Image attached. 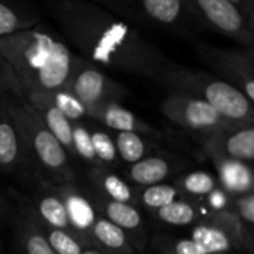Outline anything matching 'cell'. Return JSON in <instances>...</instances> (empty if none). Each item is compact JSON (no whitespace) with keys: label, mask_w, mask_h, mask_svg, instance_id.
Here are the masks:
<instances>
[{"label":"cell","mask_w":254,"mask_h":254,"mask_svg":"<svg viewBox=\"0 0 254 254\" xmlns=\"http://www.w3.org/2000/svg\"><path fill=\"white\" fill-rule=\"evenodd\" d=\"M47 8L79 57L100 69L159 81L172 66L135 26L106 8L87 0H47Z\"/></svg>","instance_id":"1"},{"label":"cell","mask_w":254,"mask_h":254,"mask_svg":"<svg viewBox=\"0 0 254 254\" xmlns=\"http://www.w3.org/2000/svg\"><path fill=\"white\" fill-rule=\"evenodd\" d=\"M0 56L11 66L26 93L66 88L76 57L66 41L42 23L0 39Z\"/></svg>","instance_id":"2"},{"label":"cell","mask_w":254,"mask_h":254,"mask_svg":"<svg viewBox=\"0 0 254 254\" xmlns=\"http://www.w3.org/2000/svg\"><path fill=\"white\" fill-rule=\"evenodd\" d=\"M6 105L20 129L38 180L50 183L75 180L76 172L69 154L29 102L24 97H6Z\"/></svg>","instance_id":"3"},{"label":"cell","mask_w":254,"mask_h":254,"mask_svg":"<svg viewBox=\"0 0 254 254\" xmlns=\"http://www.w3.org/2000/svg\"><path fill=\"white\" fill-rule=\"evenodd\" d=\"M118 17L138 30L147 27L189 33L202 26L184 0H124Z\"/></svg>","instance_id":"4"},{"label":"cell","mask_w":254,"mask_h":254,"mask_svg":"<svg viewBox=\"0 0 254 254\" xmlns=\"http://www.w3.org/2000/svg\"><path fill=\"white\" fill-rule=\"evenodd\" d=\"M66 88L87 108L108 102L121 103L129 94L127 88L106 75L100 67L76 56Z\"/></svg>","instance_id":"5"},{"label":"cell","mask_w":254,"mask_h":254,"mask_svg":"<svg viewBox=\"0 0 254 254\" xmlns=\"http://www.w3.org/2000/svg\"><path fill=\"white\" fill-rule=\"evenodd\" d=\"M0 175L18 177L32 186L39 183L6 97H0Z\"/></svg>","instance_id":"6"},{"label":"cell","mask_w":254,"mask_h":254,"mask_svg":"<svg viewBox=\"0 0 254 254\" xmlns=\"http://www.w3.org/2000/svg\"><path fill=\"white\" fill-rule=\"evenodd\" d=\"M202 26L238 41L251 42L245 14L229 0H184Z\"/></svg>","instance_id":"7"},{"label":"cell","mask_w":254,"mask_h":254,"mask_svg":"<svg viewBox=\"0 0 254 254\" xmlns=\"http://www.w3.org/2000/svg\"><path fill=\"white\" fill-rule=\"evenodd\" d=\"M54 184L64 202L67 218L75 235L79 236L82 241H85L88 245L96 247L90 235L100 214L91 199L88 187L84 183H81L78 178L64 183H54Z\"/></svg>","instance_id":"8"},{"label":"cell","mask_w":254,"mask_h":254,"mask_svg":"<svg viewBox=\"0 0 254 254\" xmlns=\"http://www.w3.org/2000/svg\"><path fill=\"white\" fill-rule=\"evenodd\" d=\"M91 199L99 211V214L118 226L121 230L126 232V235L130 238L132 244L139 253H144L147 248V224L145 218L142 215V211L139 206L132 203H124L106 199L100 196L99 193L88 189Z\"/></svg>","instance_id":"9"},{"label":"cell","mask_w":254,"mask_h":254,"mask_svg":"<svg viewBox=\"0 0 254 254\" xmlns=\"http://www.w3.org/2000/svg\"><path fill=\"white\" fill-rule=\"evenodd\" d=\"M24 200L32 209V212L35 214L36 220L42 226L66 230L75 235L67 218L64 202L54 183L50 181L35 183L30 196L24 197Z\"/></svg>","instance_id":"10"},{"label":"cell","mask_w":254,"mask_h":254,"mask_svg":"<svg viewBox=\"0 0 254 254\" xmlns=\"http://www.w3.org/2000/svg\"><path fill=\"white\" fill-rule=\"evenodd\" d=\"M87 120L94 121L105 129L118 133V132H132L141 135H156L154 127L141 120L133 111L127 109L118 102H108L87 109Z\"/></svg>","instance_id":"11"},{"label":"cell","mask_w":254,"mask_h":254,"mask_svg":"<svg viewBox=\"0 0 254 254\" xmlns=\"http://www.w3.org/2000/svg\"><path fill=\"white\" fill-rule=\"evenodd\" d=\"M84 184L106 199L136 205V187L109 166H88Z\"/></svg>","instance_id":"12"},{"label":"cell","mask_w":254,"mask_h":254,"mask_svg":"<svg viewBox=\"0 0 254 254\" xmlns=\"http://www.w3.org/2000/svg\"><path fill=\"white\" fill-rule=\"evenodd\" d=\"M24 99L36 111L47 129L54 135V138L62 144V147L69 154L70 160H75L73 139H72V121L45 96L39 91H27Z\"/></svg>","instance_id":"13"},{"label":"cell","mask_w":254,"mask_h":254,"mask_svg":"<svg viewBox=\"0 0 254 254\" xmlns=\"http://www.w3.org/2000/svg\"><path fill=\"white\" fill-rule=\"evenodd\" d=\"M14 224L21 254H57L45 238L36 217L23 196H18V212L15 214Z\"/></svg>","instance_id":"14"},{"label":"cell","mask_w":254,"mask_h":254,"mask_svg":"<svg viewBox=\"0 0 254 254\" xmlns=\"http://www.w3.org/2000/svg\"><path fill=\"white\" fill-rule=\"evenodd\" d=\"M163 111L169 118L184 123L193 129H206L214 126L220 115L208 102L181 96L169 97L163 103Z\"/></svg>","instance_id":"15"},{"label":"cell","mask_w":254,"mask_h":254,"mask_svg":"<svg viewBox=\"0 0 254 254\" xmlns=\"http://www.w3.org/2000/svg\"><path fill=\"white\" fill-rule=\"evenodd\" d=\"M41 24L36 9L24 0H0V39Z\"/></svg>","instance_id":"16"},{"label":"cell","mask_w":254,"mask_h":254,"mask_svg":"<svg viewBox=\"0 0 254 254\" xmlns=\"http://www.w3.org/2000/svg\"><path fill=\"white\" fill-rule=\"evenodd\" d=\"M172 172L169 159L163 156L150 154L135 165L124 168L123 177L135 187H148L162 184Z\"/></svg>","instance_id":"17"},{"label":"cell","mask_w":254,"mask_h":254,"mask_svg":"<svg viewBox=\"0 0 254 254\" xmlns=\"http://www.w3.org/2000/svg\"><path fill=\"white\" fill-rule=\"evenodd\" d=\"M91 241L96 247L103 248L112 254H141L135 245L132 244L130 238L126 235L118 226L111 223L109 220L103 218L102 215L97 218L96 224L91 229Z\"/></svg>","instance_id":"18"},{"label":"cell","mask_w":254,"mask_h":254,"mask_svg":"<svg viewBox=\"0 0 254 254\" xmlns=\"http://www.w3.org/2000/svg\"><path fill=\"white\" fill-rule=\"evenodd\" d=\"M114 133V132H112ZM114 141L120 162L130 166L145 159L153 151V144L147 135L132 133V132H118L114 133Z\"/></svg>","instance_id":"19"},{"label":"cell","mask_w":254,"mask_h":254,"mask_svg":"<svg viewBox=\"0 0 254 254\" xmlns=\"http://www.w3.org/2000/svg\"><path fill=\"white\" fill-rule=\"evenodd\" d=\"M88 127H90V135H91V144L96 153V157L100 165L109 166V168H117L121 162L117 153L115 141H114V133L103 126L87 120Z\"/></svg>","instance_id":"20"},{"label":"cell","mask_w":254,"mask_h":254,"mask_svg":"<svg viewBox=\"0 0 254 254\" xmlns=\"http://www.w3.org/2000/svg\"><path fill=\"white\" fill-rule=\"evenodd\" d=\"M178 193L180 191L175 186L165 183L148 187H136V205L141 209L153 212L177 200Z\"/></svg>","instance_id":"21"},{"label":"cell","mask_w":254,"mask_h":254,"mask_svg":"<svg viewBox=\"0 0 254 254\" xmlns=\"http://www.w3.org/2000/svg\"><path fill=\"white\" fill-rule=\"evenodd\" d=\"M39 226H41L45 238L48 239L50 245L53 247V250L57 254H81L85 248L91 247L85 241H82L81 238H78L76 235H73L70 232L48 227V226H42L41 223H39Z\"/></svg>","instance_id":"22"},{"label":"cell","mask_w":254,"mask_h":254,"mask_svg":"<svg viewBox=\"0 0 254 254\" xmlns=\"http://www.w3.org/2000/svg\"><path fill=\"white\" fill-rule=\"evenodd\" d=\"M72 139H73V153H75V160L82 162L84 165L88 166H96L100 165L93 144H91V135H90V127L87 120L85 121H73L72 123Z\"/></svg>","instance_id":"23"},{"label":"cell","mask_w":254,"mask_h":254,"mask_svg":"<svg viewBox=\"0 0 254 254\" xmlns=\"http://www.w3.org/2000/svg\"><path fill=\"white\" fill-rule=\"evenodd\" d=\"M156 220L165 223V224H171V226H187L190 223L194 221L196 218V211L194 208L183 200H174L169 205L156 209L153 212H150Z\"/></svg>","instance_id":"24"},{"label":"cell","mask_w":254,"mask_h":254,"mask_svg":"<svg viewBox=\"0 0 254 254\" xmlns=\"http://www.w3.org/2000/svg\"><path fill=\"white\" fill-rule=\"evenodd\" d=\"M45 96L73 123V121H85L87 120V108L67 90L60 88L56 91L45 93Z\"/></svg>","instance_id":"25"},{"label":"cell","mask_w":254,"mask_h":254,"mask_svg":"<svg viewBox=\"0 0 254 254\" xmlns=\"http://www.w3.org/2000/svg\"><path fill=\"white\" fill-rule=\"evenodd\" d=\"M191 241L197 244L205 253H218L229 247L226 235L208 226H197L191 233Z\"/></svg>","instance_id":"26"},{"label":"cell","mask_w":254,"mask_h":254,"mask_svg":"<svg viewBox=\"0 0 254 254\" xmlns=\"http://www.w3.org/2000/svg\"><path fill=\"white\" fill-rule=\"evenodd\" d=\"M26 91L17 75L0 56V97H24Z\"/></svg>","instance_id":"27"},{"label":"cell","mask_w":254,"mask_h":254,"mask_svg":"<svg viewBox=\"0 0 254 254\" xmlns=\"http://www.w3.org/2000/svg\"><path fill=\"white\" fill-rule=\"evenodd\" d=\"M221 180L224 186L230 190H245L250 186V174L239 163H224L221 166Z\"/></svg>","instance_id":"28"},{"label":"cell","mask_w":254,"mask_h":254,"mask_svg":"<svg viewBox=\"0 0 254 254\" xmlns=\"http://www.w3.org/2000/svg\"><path fill=\"white\" fill-rule=\"evenodd\" d=\"M227 151L239 159H254V130H244L232 136L227 142Z\"/></svg>","instance_id":"29"},{"label":"cell","mask_w":254,"mask_h":254,"mask_svg":"<svg viewBox=\"0 0 254 254\" xmlns=\"http://www.w3.org/2000/svg\"><path fill=\"white\" fill-rule=\"evenodd\" d=\"M181 187L190 194L202 196L211 193V190L214 189V180L205 172H193L183 178Z\"/></svg>","instance_id":"30"},{"label":"cell","mask_w":254,"mask_h":254,"mask_svg":"<svg viewBox=\"0 0 254 254\" xmlns=\"http://www.w3.org/2000/svg\"><path fill=\"white\" fill-rule=\"evenodd\" d=\"M172 253L175 254H208L191 239H180L175 242Z\"/></svg>","instance_id":"31"},{"label":"cell","mask_w":254,"mask_h":254,"mask_svg":"<svg viewBox=\"0 0 254 254\" xmlns=\"http://www.w3.org/2000/svg\"><path fill=\"white\" fill-rule=\"evenodd\" d=\"M87 2L96 3L102 8H106L108 11L114 12L115 15H120L123 5H124V0H87Z\"/></svg>","instance_id":"32"},{"label":"cell","mask_w":254,"mask_h":254,"mask_svg":"<svg viewBox=\"0 0 254 254\" xmlns=\"http://www.w3.org/2000/svg\"><path fill=\"white\" fill-rule=\"evenodd\" d=\"M241 212L245 220L254 223V196L241 202Z\"/></svg>","instance_id":"33"},{"label":"cell","mask_w":254,"mask_h":254,"mask_svg":"<svg viewBox=\"0 0 254 254\" xmlns=\"http://www.w3.org/2000/svg\"><path fill=\"white\" fill-rule=\"evenodd\" d=\"M229 2H232L235 6H238L245 14V17L254 9V0H229Z\"/></svg>","instance_id":"34"},{"label":"cell","mask_w":254,"mask_h":254,"mask_svg":"<svg viewBox=\"0 0 254 254\" xmlns=\"http://www.w3.org/2000/svg\"><path fill=\"white\" fill-rule=\"evenodd\" d=\"M209 202H211V205L214 208H221L224 205V196H223V193H220V191L212 193L211 197H209Z\"/></svg>","instance_id":"35"},{"label":"cell","mask_w":254,"mask_h":254,"mask_svg":"<svg viewBox=\"0 0 254 254\" xmlns=\"http://www.w3.org/2000/svg\"><path fill=\"white\" fill-rule=\"evenodd\" d=\"M247 23H248V30H250V35L254 41V9L247 15Z\"/></svg>","instance_id":"36"},{"label":"cell","mask_w":254,"mask_h":254,"mask_svg":"<svg viewBox=\"0 0 254 254\" xmlns=\"http://www.w3.org/2000/svg\"><path fill=\"white\" fill-rule=\"evenodd\" d=\"M81 254H112V253H108V251H105L103 248H99V247H90V248H85Z\"/></svg>","instance_id":"37"},{"label":"cell","mask_w":254,"mask_h":254,"mask_svg":"<svg viewBox=\"0 0 254 254\" xmlns=\"http://www.w3.org/2000/svg\"><path fill=\"white\" fill-rule=\"evenodd\" d=\"M6 212H8V203H6L5 197L0 194V220L6 215Z\"/></svg>","instance_id":"38"},{"label":"cell","mask_w":254,"mask_h":254,"mask_svg":"<svg viewBox=\"0 0 254 254\" xmlns=\"http://www.w3.org/2000/svg\"><path fill=\"white\" fill-rule=\"evenodd\" d=\"M245 91H247V94L254 100V81H248V82L245 84Z\"/></svg>","instance_id":"39"},{"label":"cell","mask_w":254,"mask_h":254,"mask_svg":"<svg viewBox=\"0 0 254 254\" xmlns=\"http://www.w3.org/2000/svg\"><path fill=\"white\" fill-rule=\"evenodd\" d=\"M159 254H175V253H172V251H163V250H160V251H159Z\"/></svg>","instance_id":"40"},{"label":"cell","mask_w":254,"mask_h":254,"mask_svg":"<svg viewBox=\"0 0 254 254\" xmlns=\"http://www.w3.org/2000/svg\"><path fill=\"white\" fill-rule=\"evenodd\" d=\"M141 254H144V253H141Z\"/></svg>","instance_id":"41"}]
</instances>
